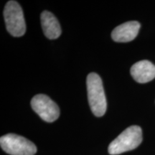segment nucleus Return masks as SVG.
Returning <instances> with one entry per match:
<instances>
[{
  "label": "nucleus",
  "instance_id": "20e7f679",
  "mask_svg": "<svg viewBox=\"0 0 155 155\" xmlns=\"http://www.w3.org/2000/svg\"><path fill=\"white\" fill-rule=\"evenodd\" d=\"M2 149L11 155H35L37 147L28 139L15 134H8L0 138Z\"/></svg>",
  "mask_w": 155,
  "mask_h": 155
},
{
  "label": "nucleus",
  "instance_id": "f03ea898",
  "mask_svg": "<svg viewBox=\"0 0 155 155\" xmlns=\"http://www.w3.org/2000/svg\"><path fill=\"white\" fill-rule=\"evenodd\" d=\"M142 141V131L139 126H131L125 129L112 141L108 148V153L117 155L134 150Z\"/></svg>",
  "mask_w": 155,
  "mask_h": 155
},
{
  "label": "nucleus",
  "instance_id": "7ed1b4c3",
  "mask_svg": "<svg viewBox=\"0 0 155 155\" xmlns=\"http://www.w3.org/2000/svg\"><path fill=\"white\" fill-rule=\"evenodd\" d=\"M6 28L8 32L14 37H21L25 33L24 14L20 5L16 1H9L4 9Z\"/></svg>",
  "mask_w": 155,
  "mask_h": 155
},
{
  "label": "nucleus",
  "instance_id": "0eeeda50",
  "mask_svg": "<svg viewBox=\"0 0 155 155\" xmlns=\"http://www.w3.org/2000/svg\"><path fill=\"white\" fill-rule=\"evenodd\" d=\"M131 75L139 83H146L155 78V65L149 61H141L131 68Z\"/></svg>",
  "mask_w": 155,
  "mask_h": 155
},
{
  "label": "nucleus",
  "instance_id": "423d86ee",
  "mask_svg": "<svg viewBox=\"0 0 155 155\" xmlns=\"http://www.w3.org/2000/svg\"><path fill=\"white\" fill-rule=\"evenodd\" d=\"M140 27V23L137 21H130L120 25L112 31V39L117 42H130L137 36Z\"/></svg>",
  "mask_w": 155,
  "mask_h": 155
},
{
  "label": "nucleus",
  "instance_id": "6e6552de",
  "mask_svg": "<svg viewBox=\"0 0 155 155\" xmlns=\"http://www.w3.org/2000/svg\"><path fill=\"white\" fill-rule=\"evenodd\" d=\"M41 25L45 35L48 39L54 40L59 38L61 35V28L58 19L53 13L44 11L41 14Z\"/></svg>",
  "mask_w": 155,
  "mask_h": 155
},
{
  "label": "nucleus",
  "instance_id": "39448f33",
  "mask_svg": "<svg viewBox=\"0 0 155 155\" xmlns=\"http://www.w3.org/2000/svg\"><path fill=\"white\" fill-rule=\"evenodd\" d=\"M31 106L45 121H55L60 116L59 107L51 98L45 94L35 96L31 101Z\"/></svg>",
  "mask_w": 155,
  "mask_h": 155
},
{
  "label": "nucleus",
  "instance_id": "f257e3e1",
  "mask_svg": "<svg viewBox=\"0 0 155 155\" xmlns=\"http://www.w3.org/2000/svg\"><path fill=\"white\" fill-rule=\"evenodd\" d=\"M86 84L88 103L93 114L97 117L103 116L106 111L107 103L101 78L97 73H91L87 77Z\"/></svg>",
  "mask_w": 155,
  "mask_h": 155
}]
</instances>
